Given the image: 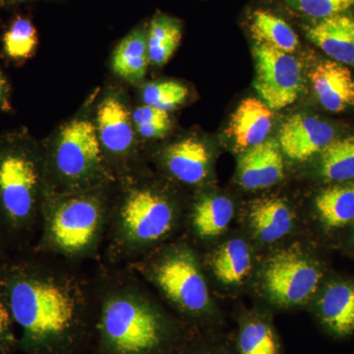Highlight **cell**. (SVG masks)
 <instances>
[{
	"instance_id": "obj_10",
	"label": "cell",
	"mask_w": 354,
	"mask_h": 354,
	"mask_svg": "<svg viewBox=\"0 0 354 354\" xmlns=\"http://www.w3.org/2000/svg\"><path fill=\"white\" fill-rule=\"evenodd\" d=\"M321 272L297 251L283 250L272 255L264 271V285L270 297L283 305L306 301L315 293Z\"/></svg>"
},
{
	"instance_id": "obj_13",
	"label": "cell",
	"mask_w": 354,
	"mask_h": 354,
	"mask_svg": "<svg viewBox=\"0 0 354 354\" xmlns=\"http://www.w3.org/2000/svg\"><path fill=\"white\" fill-rule=\"evenodd\" d=\"M279 142L267 139L259 145L241 152L237 164L239 181L248 190L264 189L283 179V155Z\"/></svg>"
},
{
	"instance_id": "obj_30",
	"label": "cell",
	"mask_w": 354,
	"mask_h": 354,
	"mask_svg": "<svg viewBox=\"0 0 354 354\" xmlns=\"http://www.w3.org/2000/svg\"><path fill=\"white\" fill-rule=\"evenodd\" d=\"M13 321L10 306L0 288V353L7 351L15 342L12 332Z\"/></svg>"
},
{
	"instance_id": "obj_31",
	"label": "cell",
	"mask_w": 354,
	"mask_h": 354,
	"mask_svg": "<svg viewBox=\"0 0 354 354\" xmlns=\"http://www.w3.org/2000/svg\"><path fill=\"white\" fill-rule=\"evenodd\" d=\"M132 120L135 127L148 123L169 121L171 118L167 111H160L143 104V106H140L132 111Z\"/></svg>"
},
{
	"instance_id": "obj_32",
	"label": "cell",
	"mask_w": 354,
	"mask_h": 354,
	"mask_svg": "<svg viewBox=\"0 0 354 354\" xmlns=\"http://www.w3.org/2000/svg\"><path fill=\"white\" fill-rule=\"evenodd\" d=\"M6 79H4V77L2 76L1 72H0V101H1L4 94H6Z\"/></svg>"
},
{
	"instance_id": "obj_21",
	"label": "cell",
	"mask_w": 354,
	"mask_h": 354,
	"mask_svg": "<svg viewBox=\"0 0 354 354\" xmlns=\"http://www.w3.org/2000/svg\"><path fill=\"white\" fill-rule=\"evenodd\" d=\"M212 271L225 285H239L251 270V254L246 242L232 239L216 251L211 260Z\"/></svg>"
},
{
	"instance_id": "obj_5",
	"label": "cell",
	"mask_w": 354,
	"mask_h": 354,
	"mask_svg": "<svg viewBox=\"0 0 354 354\" xmlns=\"http://www.w3.org/2000/svg\"><path fill=\"white\" fill-rule=\"evenodd\" d=\"M48 192L111 187L116 177L106 162L94 120L75 116L57 128L44 146Z\"/></svg>"
},
{
	"instance_id": "obj_9",
	"label": "cell",
	"mask_w": 354,
	"mask_h": 354,
	"mask_svg": "<svg viewBox=\"0 0 354 354\" xmlns=\"http://www.w3.org/2000/svg\"><path fill=\"white\" fill-rule=\"evenodd\" d=\"M254 88L272 111H279L297 101L304 87L301 65L290 53L263 44H255Z\"/></svg>"
},
{
	"instance_id": "obj_24",
	"label": "cell",
	"mask_w": 354,
	"mask_h": 354,
	"mask_svg": "<svg viewBox=\"0 0 354 354\" xmlns=\"http://www.w3.org/2000/svg\"><path fill=\"white\" fill-rule=\"evenodd\" d=\"M181 26L167 15H157L147 32L150 64L162 66L167 64L180 44Z\"/></svg>"
},
{
	"instance_id": "obj_8",
	"label": "cell",
	"mask_w": 354,
	"mask_h": 354,
	"mask_svg": "<svg viewBox=\"0 0 354 354\" xmlns=\"http://www.w3.org/2000/svg\"><path fill=\"white\" fill-rule=\"evenodd\" d=\"M94 122L102 152L116 178L141 167L132 111L120 93H109L102 97Z\"/></svg>"
},
{
	"instance_id": "obj_29",
	"label": "cell",
	"mask_w": 354,
	"mask_h": 354,
	"mask_svg": "<svg viewBox=\"0 0 354 354\" xmlns=\"http://www.w3.org/2000/svg\"><path fill=\"white\" fill-rule=\"evenodd\" d=\"M286 3L308 17L322 20L348 11L354 0H285Z\"/></svg>"
},
{
	"instance_id": "obj_22",
	"label": "cell",
	"mask_w": 354,
	"mask_h": 354,
	"mask_svg": "<svg viewBox=\"0 0 354 354\" xmlns=\"http://www.w3.org/2000/svg\"><path fill=\"white\" fill-rule=\"evenodd\" d=\"M316 209L328 227H342L354 221V184L335 185L316 198Z\"/></svg>"
},
{
	"instance_id": "obj_19",
	"label": "cell",
	"mask_w": 354,
	"mask_h": 354,
	"mask_svg": "<svg viewBox=\"0 0 354 354\" xmlns=\"http://www.w3.org/2000/svg\"><path fill=\"white\" fill-rule=\"evenodd\" d=\"M323 323L337 335H348L354 330V286L333 283L326 288L319 301Z\"/></svg>"
},
{
	"instance_id": "obj_7",
	"label": "cell",
	"mask_w": 354,
	"mask_h": 354,
	"mask_svg": "<svg viewBox=\"0 0 354 354\" xmlns=\"http://www.w3.org/2000/svg\"><path fill=\"white\" fill-rule=\"evenodd\" d=\"M127 265L153 283L176 308L199 317L209 305V288L196 254L185 244L165 247Z\"/></svg>"
},
{
	"instance_id": "obj_18",
	"label": "cell",
	"mask_w": 354,
	"mask_h": 354,
	"mask_svg": "<svg viewBox=\"0 0 354 354\" xmlns=\"http://www.w3.org/2000/svg\"><path fill=\"white\" fill-rule=\"evenodd\" d=\"M234 214L232 202L218 195H204L193 204L190 225L200 239H213L223 234Z\"/></svg>"
},
{
	"instance_id": "obj_12",
	"label": "cell",
	"mask_w": 354,
	"mask_h": 354,
	"mask_svg": "<svg viewBox=\"0 0 354 354\" xmlns=\"http://www.w3.org/2000/svg\"><path fill=\"white\" fill-rule=\"evenodd\" d=\"M160 165L171 178L185 185H199L206 180L211 167L208 146L196 136H188L165 147Z\"/></svg>"
},
{
	"instance_id": "obj_14",
	"label": "cell",
	"mask_w": 354,
	"mask_h": 354,
	"mask_svg": "<svg viewBox=\"0 0 354 354\" xmlns=\"http://www.w3.org/2000/svg\"><path fill=\"white\" fill-rule=\"evenodd\" d=\"M310 79L324 109L341 113L354 108V77L344 64L334 60L320 62L312 70Z\"/></svg>"
},
{
	"instance_id": "obj_16",
	"label": "cell",
	"mask_w": 354,
	"mask_h": 354,
	"mask_svg": "<svg viewBox=\"0 0 354 354\" xmlns=\"http://www.w3.org/2000/svg\"><path fill=\"white\" fill-rule=\"evenodd\" d=\"M307 38L334 62L354 65V17L348 14L330 16L309 26Z\"/></svg>"
},
{
	"instance_id": "obj_3",
	"label": "cell",
	"mask_w": 354,
	"mask_h": 354,
	"mask_svg": "<svg viewBox=\"0 0 354 354\" xmlns=\"http://www.w3.org/2000/svg\"><path fill=\"white\" fill-rule=\"evenodd\" d=\"M178 208L169 192L143 176L141 167L116 178L111 187L104 252L109 265L131 264L167 241Z\"/></svg>"
},
{
	"instance_id": "obj_17",
	"label": "cell",
	"mask_w": 354,
	"mask_h": 354,
	"mask_svg": "<svg viewBox=\"0 0 354 354\" xmlns=\"http://www.w3.org/2000/svg\"><path fill=\"white\" fill-rule=\"evenodd\" d=\"M150 65L147 32L134 30L116 46L111 58V68L128 83L138 84L145 78Z\"/></svg>"
},
{
	"instance_id": "obj_4",
	"label": "cell",
	"mask_w": 354,
	"mask_h": 354,
	"mask_svg": "<svg viewBox=\"0 0 354 354\" xmlns=\"http://www.w3.org/2000/svg\"><path fill=\"white\" fill-rule=\"evenodd\" d=\"M111 187L78 192L46 191L38 252L75 264L95 259L106 239Z\"/></svg>"
},
{
	"instance_id": "obj_27",
	"label": "cell",
	"mask_w": 354,
	"mask_h": 354,
	"mask_svg": "<svg viewBox=\"0 0 354 354\" xmlns=\"http://www.w3.org/2000/svg\"><path fill=\"white\" fill-rule=\"evenodd\" d=\"M187 95L188 88L176 81L149 83L142 90L144 104L167 113L183 104Z\"/></svg>"
},
{
	"instance_id": "obj_15",
	"label": "cell",
	"mask_w": 354,
	"mask_h": 354,
	"mask_svg": "<svg viewBox=\"0 0 354 354\" xmlns=\"http://www.w3.org/2000/svg\"><path fill=\"white\" fill-rule=\"evenodd\" d=\"M272 109L264 102L248 97L241 102L230 118L227 135L235 151L243 152L267 140L272 127Z\"/></svg>"
},
{
	"instance_id": "obj_25",
	"label": "cell",
	"mask_w": 354,
	"mask_h": 354,
	"mask_svg": "<svg viewBox=\"0 0 354 354\" xmlns=\"http://www.w3.org/2000/svg\"><path fill=\"white\" fill-rule=\"evenodd\" d=\"M320 153V171L325 178L353 180L354 137L334 140Z\"/></svg>"
},
{
	"instance_id": "obj_11",
	"label": "cell",
	"mask_w": 354,
	"mask_h": 354,
	"mask_svg": "<svg viewBox=\"0 0 354 354\" xmlns=\"http://www.w3.org/2000/svg\"><path fill=\"white\" fill-rule=\"evenodd\" d=\"M335 140V129L316 116L295 113L281 124L279 145L286 157L304 162L321 153Z\"/></svg>"
},
{
	"instance_id": "obj_23",
	"label": "cell",
	"mask_w": 354,
	"mask_h": 354,
	"mask_svg": "<svg viewBox=\"0 0 354 354\" xmlns=\"http://www.w3.org/2000/svg\"><path fill=\"white\" fill-rule=\"evenodd\" d=\"M251 32L256 44H266L286 53H295L299 44L297 34L288 23L269 11L254 12Z\"/></svg>"
},
{
	"instance_id": "obj_6",
	"label": "cell",
	"mask_w": 354,
	"mask_h": 354,
	"mask_svg": "<svg viewBox=\"0 0 354 354\" xmlns=\"http://www.w3.org/2000/svg\"><path fill=\"white\" fill-rule=\"evenodd\" d=\"M46 179L44 147L16 142L0 150V216L10 232L41 223Z\"/></svg>"
},
{
	"instance_id": "obj_20",
	"label": "cell",
	"mask_w": 354,
	"mask_h": 354,
	"mask_svg": "<svg viewBox=\"0 0 354 354\" xmlns=\"http://www.w3.org/2000/svg\"><path fill=\"white\" fill-rule=\"evenodd\" d=\"M249 220L261 241L270 243L283 239L290 232L293 214L283 200L269 198L253 205Z\"/></svg>"
},
{
	"instance_id": "obj_1",
	"label": "cell",
	"mask_w": 354,
	"mask_h": 354,
	"mask_svg": "<svg viewBox=\"0 0 354 354\" xmlns=\"http://www.w3.org/2000/svg\"><path fill=\"white\" fill-rule=\"evenodd\" d=\"M2 274L14 321L31 354H72L94 326V281L78 264L44 255Z\"/></svg>"
},
{
	"instance_id": "obj_2",
	"label": "cell",
	"mask_w": 354,
	"mask_h": 354,
	"mask_svg": "<svg viewBox=\"0 0 354 354\" xmlns=\"http://www.w3.org/2000/svg\"><path fill=\"white\" fill-rule=\"evenodd\" d=\"M94 324L101 354H158L169 339L167 318L135 272L102 267L93 279Z\"/></svg>"
},
{
	"instance_id": "obj_28",
	"label": "cell",
	"mask_w": 354,
	"mask_h": 354,
	"mask_svg": "<svg viewBox=\"0 0 354 354\" xmlns=\"http://www.w3.org/2000/svg\"><path fill=\"white\" fill-rule=\"evenodd\" d=\"M239 349L241 354H279L274 333L267 324L260 321H252L242 328Z\"/></svg>"
},
{
	"instance_id": "obj_26",
	"label": "cell",
	"mask_w": 354,
	"mask_h": 354,
	"mask_svg": "<svg viewBox=\"0 0 354 354\" xmlns=\"http://www.w3.org/2000/svg\"><path fill=\"white\" fill-rule=\"evenodd\" d=\"M38 46V32L31 21L17 18L3 37L6 55L13 59L31 57Z\"/></svg>"
}]
</instances>
